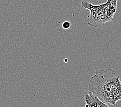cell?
<instances>
[{"label":"cell","mask_w":121,"mask_h":107,"mask_svg":"<svg viewBox=\"0 0 121 107\" xmlns=\"http://www.w3.org/2000/svg\"><path fill=\"white\" fill-rule=\"evenodd\" d=\"M65 62H67V61H68V59H65Z\"/></svg>","instance_id":"cell-4"},{"label":"cell","mask_w":121,"mask_h":107,"mask_svg":"<svg viewBox=\"0 0 121 107\" xmlns=\"http://www.w3.org/2000/svg\"><path fill=\"white\" fill-rule=\"evenodd\" d=\"M118 0H107L106 3L94 5L86 0L82 2V7L90 11L87 24L94 27H99L113 20L117 11Z\"/></svg>","instance_id":"cell-2"},{"label":"cell","mask_w":121,"mask_h":107,"mask_svg":"<svg viewBox=\"0 0 121 107\" xmlns=\"http://www.w3.org/2000/svg\"><path fill=\"white\" fill-rule=\"evenodd\" d=\"M62 27L65 29V30H68L69 28L71 27V23L69 21H65L64 22L62 23Z\"/></svg>","instance_id":"cell-3"},{"label":"cell","mask_w":121,"mask_h":107,"mask_svg":"<svg viewBox=\"0 0 121 107\" xmlns=\"http://www.w3.org/2000/svg\"><path fill=\"white\" fill-rule=\"evenodd\" d=\"M89 90L104 102L116 106L121 100V81L114 70L110 68L96 70L88 86Z\"/></svg>","instance_id":"cell-1"}]
</instances>
